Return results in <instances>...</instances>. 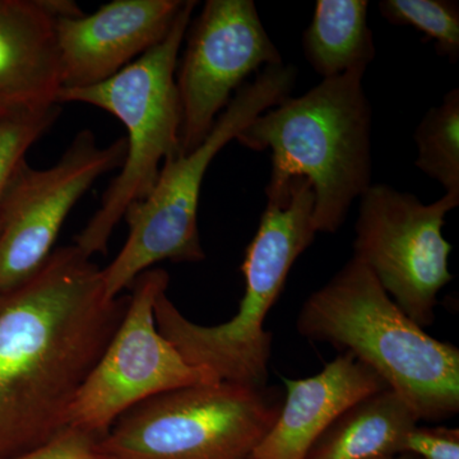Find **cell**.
Wrapping results in <instances>:
<instances>
[{"instance_id":"1","label":"cell","mask_w":459,"mask_h":459,"mask_svg":"<svg viewBox=\"0 0 459 459\" xmlns=\"http://www.w3.org/2000/svg\"><path fill=\"white\" fill-rule=\"evenodd\" d=\"M102 270L59 247L0 294V459L35 451L68 428V413L126 316Z\"/></svg>"},{"instance_id":"2","label":"cell","mask_w":459,"mask_h":459,"mask_svg":"<svg viewBox=\"0 0 459 459\" xmlns=\"http://www.w3.org/2000/svg\"><path fill=\"white\" fill-rule=\"evenodd\" d=\"M364 74L353 69L322 80L256 117L237 138L249 150L271 151L267 202H286L295 178L310 181L316 232H337L353 201L373 184V119Z\"/></svg>"},{"instance_id":"3","label":"cell","mask_w":459,"mask_h":459,"mask_svg":"<svg viewBox=\"0 0 459 459\" xmlns=\"http://www.w3.org/2000/svg\"><path fill=\"white\" fill-rule=\"evenodd\" d=\"M296 327L300 336L331 344L376 371L420 421L459 412L458 347L416 325L358 259L305 300Z\"/></svg>"},{"instance_id":"4","label":"cell","mask_w":459,"mask_h":459,"mask_svg":"<svg viewBox=\"0 0 459 459\" xmlns=\"http://www.w3.org/2000/svg\"><path fill=\"white\" fill-rule=\"evenodd\" d=\"M314 204L312 184L305 178L291 180L283 204L267 202L241 265L246 292L229 322L199 325L179 312L166 291L159 295L157 328L184 360L212 371L220 382L267 385L272 333L263 325L296 259L316 238Z\"/></svg>"},{"instance_id":"5","label":"cell","mask_w":459,"mask_h":459,"mask_svg":"<svg viewBox=\"0 0 459 459\" xmlns=\"http://www.w3.org/2000/svg\"><path fill=\"white\" fill-rule=\"evenodd\" d=\"M195 0H184L164 40L104 82L62 89L57 104L82 102L102 108L128 132L122 170L102 195L101 205L75 238L84 255H105L126 210L146 197L164 162L179 155L181 108L175 74Z\"/></svg>"},{"instance_id":"6","label":"cell","mask_w":459,"mask_h":459,"mask_svg":"<svg viewBox=\"0 0 459 459\" xmlns=\"http://www.w3.org/2000/svg\"><path fill=\"white\" fill-rule=\"evenodd\" d=\"M296 74L295 66L285 63L265 66L253 82L237 91L195 150L166 160L150 193L124 214L128 238L117 258L102 270L108 298H117L156 263L204 261L198 208L205 172L223 147L237 141L256 117L290 98Z\"/></svg>"},{"instance_id":"7","label":"cell","mask_w":459,"mask_h":459,"mask_svg":"<svg viewBox=\"0 0 459 459\" xmlns=\"http://www.w3.org/2000/svg\"><path fill=\"white\" fill-rule=\"evenodd\" d=\"M282 402L267 385L184 386L126 411L99 449L108 459H255Z\"/></svg>"},{"instance_id":"8","label":"cell","mask_w":459,"mask_h":459,"mask_svg":"<svg viewBox=\"0 0 459 459\" xmlns=\"http://www.w3.org/2000/svg\"><path fill=\"white\" fill-rule=\"evenodd\" d=\"M458 204L455 193L424 204L415 195L385 184H371L360 197L352 258L421 328L435 322L437 295L453 280L452 246L443 237V226Z\"/></svg>"},{"instance_id":"9","label":"cell","mask_w":459,"mask_h":459,"mask_svg":"<svg viewBox=\"0 0 459 459\" xmlns=\"http://www.w3.org/2000/svg\"><path fill=\"white\" fill-rule=\"evenodd\" d=\"M168 272L150 268L129 289L126 316L87 377L68 413V428L102 437L115 421L143 401L184 386L220 380L184 360L156 325L155 304L168 291Z\"/></svg>"},{"instance_id":"10","label":"cell","mask_w":459,"mask_h":459,"mask_svg":"<svg viewBox=\"0 0 459 459\" xmlns=\"http://www.w3.org/2000/svg\"><path fill=\"white\" fill-rule=\"evenodd\" d=\"M186 39L175 74L181 108L179 155L205 140L247 75L283 63L253 0H208Z\"/></svg>"},{"instance_id":"11","label":"cell","mask_w":459,"mask_h":459,"mask_svg":"<svg viewBox=\"0 0 459 459\" xmlns=\"http://www.w3.org/2000/svg\"><path fill=\"white\" fill-rule=\"evenodd\" d=\"M126 152L124 138L102 147L83 129L56 165L23 164L0 214V294L44 264L69 212L99 178L122 168Z\"/></svg>"},{"instance_id":"12","label":"cell","mask_w":459,"mask_h":459,"mask_svg":"<svg viewBox=\"0 0 459 459\" xmlns=\"http://www.w3.org/2000/svg\"><path fill=\"white\" fill-rule=\"evenodd\" d=\"M184 0H114L95 13L56 18L62 89L108 81L160 44Z\"/></svg>"},{"instance_id":"13","label":"cell","mask_w":459,"mask_h":459,"mask_svg":"<svg viewBox=\"0 0 459 459\" xmlns=\"http://www.w3.org/2000/svg\"><path fill=\"white\" fill-rule=\"evenodd\" d=\"M56 18L51 0H0V119L59 105Z\"/></svg>"},{"instance_id":"14","label":"cell","mask_w":459,"mask_h":459,"mask_svg":"<svg viewBox=\"0 0 459 459\" xmlns=\"http://www.w3.org/2000/svg\"><path fill=\"white\" fill-rule=\"evenodd\" d=\"M285 380L286 394L255 459H305L320 435L355 402L389 389L376 371L341 352L322 371Z\"/></svg>"},{"instance_id":"15","label":"cell","mask_w":459,"mask_h":459,"mask_svg":"<svg viewBox=\"0 0 459 459\" xmlns=\"http://www.w3.org/2000/svg\"><path fill=\"white\" fill-rule=\"evenodd\" d=\"M420 420L392 391L377 392L344 410L320 435L305 459H376L402 455Z\"/></svg>"},{"instance_id":"16","label":"cell","mask_w":459,"mask_h":459,"mask_svg":"<svg viewBox=\"0 0 459 459\" xmlns=\"http://www.w3.org/2000/svg\"><path fill=\"white\" fill-rule=\"evenodd\" d=\"M367 0H318L309 27L304 31L303 51L323 78L365 69L376 57L373 32L368 25Z\"/></svg>"},{"instance_id":"17","label":"cell","mask_w":459,"mask_h":459,"mask_svg":"<svg viewBox=\"0 0 459 459\" xmlns=\"http://www.w3.org/2000/svg\"><path fill=\"white\" fill-rule=\"evenodd\" d=\"M415 165L446 193L459 195V89L446 93L422 117L413 134Z\"/></svg>"},{"instance_id":"18","label":"cell","mask_w":459,"mask_h":459,"mask_svg":"<svg viewBox=\"0 0 459 459\" xmlns=\"http://www.w3.org/2000/svg\"><path fill=\"white\" fill-rule=\"evenodd\" d=\"M380 14L395 26H410L435 41L437 53L455 63L459 57V7L448 0H383Z\"/></svg>"},{"instance_id":"19","label":"cell","mask_w":459,"mask_h":459,"mask_svg":"<svg viewBox=\"0 0 459 459\" xmlns=\"http://www.w3.org/2000/svg\"><path fill=\"white\" fill-rule=\"evenodd\" d=\"M60 115L59 105L9 115L0 119V214L30 148L45 134Z\"/></svg>"},{"instance_id":"20","label":"cell","mask_w":459,"mask_h":459,"mask_svg":"<svg viewBox=\"0 0 459 459\" xmlns=\"http://www.w3.org/2000/svg\"><path fill=\"white\" fill-rule=\"evenodd\" d=\"M402 455L418 459H459L458 428L418 425L407 434Z\"/></svg>"},{"instance_id":"21","label":"cell","mask_w":459,"mask_h":459,"mask_svg":"<svg viewBox=\"0 0 459 459\" xmlns=\"http://www.w3.org/2000/svg\"><path fill=\"white\" fill-rule=\"evenodd\" d=\"M101 437L75 428H66L49 443L14 459H108L100 452Z\"/></svg>"},{"instance_id":"22","label":"cell","mask_w":459,"mask_h":459,"mask_svg":"<svg viewBox=\"0 0 459 459\" xmlns=\"http://www.w3.org/2000/svg\"><path fill=\"white\" fill-rule=\"evenodd\" d=\"M376 459H416V458L412 457V455H391V457H382V458H376Z\"/></svg>"},{"instance_id":"23","label":"cell","mask_w":459,"mask_h":459,"mask_svg":"<svg viewBox=\"0 0 459 459\" xmlns=\"http://www.w3.org/2000/svg\"><path fill=\"white\" fill-rule=\"evenodd\" d=\"M416 459H418V458H416Z\"/></svg>"}]
</instances>
